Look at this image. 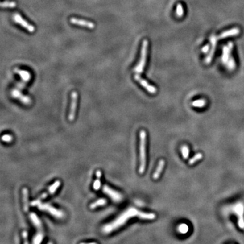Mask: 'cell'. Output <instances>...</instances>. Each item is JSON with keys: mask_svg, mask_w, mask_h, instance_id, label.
<instances>
[{"mask_svg": "<svg viewBox=\"0 0 244 244\" xmlns=\"http://www.w3.org/2000/svg\"><path fill=\"white\" fill-rule=\"evenodd\" d=\"M182 151V155H183V157L184 159H188V155H189V149H188V147L187 145L183 146L181 149Z\"/></svg>", "mask_w": 244, "mask_h": 244, "instance_id": "484cf974", "label": "cell"}, {"mask_svg": "<svg viewBox=\"0 0 244 244\" xmlns=\"http://www.w3.org/2000/svg\"><path fill=\"white\" fill-rule=\"evenodd\" d=\"M140 167L139 173L142 174L145 170L146 166V137L145 130H140Z\"/></svg>", "mask_w": 244, "mask_h": 244, "instance_id": "7a4b0ae2", "label": "cell"}, {"mask_svg": "<svg viewBox=\"0 0 244 244\" xmlns=\"http://www.w3.org/2000/svg\"><path fill=\"white\" fill-rule=\"evenodd\" d=\"M164 166H165V161L163 160V159L160 160L159 161V164H158L157 169H156L155 172L154 174H153V179L157 180V179H158V178H159L160 174H161V171H162L163 169Z\"/></svg>", "mask_w": 244, "mask_h": 244, "instance_id": "ac0fdd59", "label": "cell"}, {"mask_svg": "<svg viewBox=\"0 0 244 244\" xmlns=\"http://www.w3.org/2000/svg\"><path fill=\"white\" fill-rule=\"evenodd\" d=\"M77 98L78 94L76 92H73L71 94V103L70 106V111L68 113V120L72 122L73 121L75 116V111H76L77 105Z\"/></svg>", "mask_w": 244, "mask_h": 244, "instance_id": "ba28073f", "label": "cell"}, {"mask_svg": "<svg viewBox=\"0 0 244 244\" xmlns=\"http://www.w3.org/2000/svg\"><path fill=\"white\" fill-rule=\"evenodd\" d=\"M96 175H97V179H96V180L94 183L93 188L94 190L98 191L101 186V175H102L101 171L97 170V172H96Z\"/></svg>", "mask_w": 244, "mask_h": 244, "instance_id": "ffe728a7", "label": "cell"}, {"mask_svg": "<svg viewBox=\"0 0 244 244\" xmlns=\"http://www.w3.org/2000/svg\"><path fill=\"white\" fill-rule=\"evenodd\" d=\"M37 208H38L39 209H41V210L46 211L47 212L50 213L51 215H52L53 216H54L55 218H58V219L63 218L64 216V213L63 212L60 210H58V209L52 207V206L50 204H41L40 203V204L37 205Z\"/></svg>", "mask_w": 244, "mask_h": 244, "instance_id": "277c9868", "label": "cell"}, {"mask_svg": "<svg viewBox=\"0 0 244 244\" xmlns=\"http://www.w3.org/2000/svg\"><path fill=\"white\" fill-rule=\"evenodd\" d=\"M240 33V29L239 28H233L231 29H229L228 31L222 33L221 35L218 36V39H225L228 37H232V36H236L238 35Z\"/></svg>", "mask_w": 244, "mask_h": 244, "instance_id": "9a60e30c", "label": "cell"}, {"mask_svg": "<svg viewBox=\"0 0 244 244\" xmlns=\"http://www.w3.org/2000/svg\"><path fill=\"white\" fill-rule=\"evenodd\" d=\"M13 19L16 23H18V24H19V25L23 26V27H25V28L28 30L29 32L32 33V32L35 31V27H34V26L31 25V24H29L28 22H27V20L23 19V17L20 16L19 14H17V13L14 14Z\"/></svg>", "mask_w": 244, "mask_h": 244, "instance_id": "9c48e42d", "label": "cell"}, {"mask_svg": "<svg viewBox=\"0 0 244 244\" xmlns=\"http://www.w3.org/2000/svg\"><path fill=\"white\" fill-rule=\"evenodd\" d=\"M134 79L137 81H139V83L140 85H142L150 94H155L157 92V89L153 85H150L145 80H144V79L140 77L139 75H135Z\"/></svg>", "mask_w": 244, "mask_h": 244, "instance_id": "8fae6325", "label": "cell"}, {"mask_svg": "<svg viewBox=\"0 0 244 244\" xmlns=\"http://www.w3.org/2000/svg\"><path fill=\"white\" fill-rule=\"evenodd\" d=\"M228 68L230 70H233L235 68V59L233 57L230 58V59L229 60L228 63Z\"/></svg>", "mask_w": 244, "mask_h": 244, "instance_id": "f546056e", "label": "cell"}, {"mask_svg": "<svg viewBox=\"0 0 244 244\" xmlns=\"http://www.w3.org/2000/svg\"><path fill=\"white\" fill-rule=\"evenodd\" d=\"M188 231V227L187 225L185 224H183L180 225L179 227H178V231L180 233H181L182 234H185V233H187Z\"/></svg>", "mask_w": 244, "mask_h": 244, "instance_id": "f1b7e54d", "label": "cell"}, {"mask_svg": "<svg viewBox=\"0 0 244 244\" xmlns=\"http://www.w3.org/2000/svg\"><path fill=\"white\" fill-rule=\"evenodd\" d=\"M139 213V211L135 208H131L128 209L126 212L122 213L118 218H116L114 221L103 226L102 232L105 234H109V233L121 227L122 226L124 225L130 218L135 216H138Z\"/></svg>", "mask_w": 244, "mask_h": 244, "instance_id": "6da1fadb", "label": "cell"}, {"mask_svg": "<svg viewBox=\"0 0 244 244\" xmlns=\"http://www.w3.org/2000/svg\"><path fill=\"white\" fill-rule=\"evenodd\" d=\"M202 157H203V155H202V153H197V154H196L195 155H194L193 157L191 158V159L189 161H188V164H189V165H193V164H194L195 162H197V161L201 159H202Z\"/></svg>", "mask_w": 244, "mask_h": 244, "instance_id": "d4e9b609", "label": "cell"}, {"mask_svg": "<svg viewBox=\"0 0 244 244\" xmlns=\"http://www.w3.org/2000/svg\"><path fill=\"white\" fill-rule=\"evenodd\" d=\"M23 205L24 210L25 212H28L29 206V191L27 188H23Z\"/></svg>", "mask_w": 244, "mask_h": 244, "instance_id": "2e32d148", "label": "cell"}, {"mask_svg": "<svg viewBox=\"0 0 244 244\" xmlns=\"http://www.w3.org/2000/svg\"><path fill=\"white\" fill-rule=\"evenodd\" d=\"M60 186V180H56L48 188V192H46V193H45L42 194L38 199H36V200L32 201L31 203V205L32 206H37V205H38L39 204H40V203H41V200L46 199L47 197H48L49 195H51L54 194L55 192L56 191L57 188L59 187Z\"/></svg>", "mask_w": 244, "mask_h": 244, "instance_id": "5b68a950", "label": "cell"}, {"mask_svg": "<svg viewBox=\"0 0 244 244\" xmlns=\"http://www.w3.org/2000/svg\"><path fill=\"white\" fill-rule=\"evenodd\" d=\"M80 244H98V243L95 242H90V243H81Z\"/></svg>", "mask_w": 244, "mask_h": 244, "instance_id": "e575fe53", "label": "cell"}, {"mask_svg": "<svg viewBox=\"0 0 244 244\" xmlns=\"http://www.w3.org/2000/svg\"><path fill=\"white\" fill-rule=\"evenodd\" d=\"M102 191L106 193L108 196L112 199V200L115 202H121L123 199V196L119 192L113 190V188H110L107 185L105 184L102 188Z\"/></svg>", "mask_w": 244, "mask_h": 244, "instance_id": "52a82bcc", "label": "cell"}, {"mask_svg": "<svg viewBox=\"0 0 244 244\" xmlns=\"http://www.w3.org/2000/svg\"><path fill=\"white\" fill-rule=\"evenodd\" d=\"M2 140L3 142L6 143H11L13 140V137L10 134H4L3 135Z\"/></svg>", "mask_w": 244, "mask_h": 244, "instance_id": "4dcf8cb0", "label": "cell"}, {"mask_svg": "<svg viewBox=\"0 0 244 244\" xmlns=\"http://www.w3.org/2000/svg\"><path fill=\"white\" fill-rule=\"evenodd\" d=\"M43 235L42 231H38L35 236L34 237L33 240V244H41L43 240Z\"/></svg>", "mask_w": 244, "mask_h": 244, "instance_id": "603a6c76", "label": "cell"}, {"mask_svg": "<svg viewBox=\"0 0 244 244\" xmlns=\"http://www.w3.org/2000/svg\"><path fill=\"white\" fill-rule=\"evenodd\" d=\"M30 218L33 224L36 226L37 229V231H42V225L41 222L40 220L37 217V216L35 213H31L30 214Z\"/></svg>", "mask_w": 244, "mask_h": 244, "instance_id": "e0dca14e", "label": "cell"}, {"mask_svg": "<svg viewBox=\"0 0 244 244\" xmlns=\"http://www.w3.org/2000/svg\"><path fill=\"white\" fill-rule=\"evenodd\" d=\"M2 8H14L16 6L15 2H3L1 3Z\"/></svg>", "mask_w": 244, "mask_h": 244, "instance_id": "4316f807", "label": "cell"}, {"mask_svg": "<svg viewBox=\"0 0 244 244\" xmlns=\"http://www.w3.org/2000/svg\"><path fill=\"white\" fill-rule=\"evenodd\" d=\"M209 45H206L204 47H203V48L201 50L202 52H204V53L208 52L209 51Z\"/></svg>", "mask_w": 244, "mask_h": 244, "instance_id": "d6a6232c", "label": "cell"}, {"mask_svg": "<svg viewBox=\"0 0 244 244\" xmlns=\"http://www.w3.org/2000/svg\"><path fill=\"white\" fill-rule=\"evenodd\" d=\"M222 62L224 63L225 64L227 63L228 61L229 60V54L231 53V50L228 47V46H225L223 47V49H222Z\"/></svg>", "mask_w": 244, "mask_h": 244, "instance_id": "d6986e66", "label": "cell"}, {"mask_svg": "<svg viewBox=\"0 0 244 244\" xmlns=\"http://www.w3.org/2000/svg\"><path fill=\"white\" fill-rule=\"evenodd\" d=\"M210 42L212 44V49L209 52V54L208 55V56L205 58V64H209L212 60L213 56H214V54L215 52L216 47V42H217V37L215 36H212L210 38Z\"/></svg>", "mask_w": 244, "mask_h": 244, "instance_id": "4fadbf2b", "label": "cell"}, {"mask_svg": "<svg viewBox=\"0 0 244 244\" xmlns=\"http://www.w3.org/2000/svg\"><path fill=\"white\" fill-rule=\"evenodd\" d=\"M148 45H149V42L147 39H145L143 42L142 48H141V54H140V60L137 66L134 68V71L137 73H142L144 70V68L145 66L146 63V58L147 55V50H148Z\"/></svg>", "mask_w": 244, "mask_h": 244, "instance_id": "3957f363", "label": "cell"}, {"mask_svg": "<svg viewBox=\"0 0 244 244\" xmlns=\"http://www.w3.org/2000/svg\"><path fill=\"white\" fill-rule=\"evenodd\" d=\"M235 212L239 216V221H238V225L239 227L241 229H244V218H243V212H244V208L243 205L241 204H238L235 205Z\"/></svg>", "mask_w": 244, "mask_h": 244, "instance_id": "5bb4252c", "label": "cell"}, {"mask_svg": "<svg viewBox=\"0 0 244 244\" xmlns=\"http://www.w3.org/2000/svg\"><path fill=\"white\" fill-rule=\"evenodd\" d=\"M11 94L14 98L19 99V101L23 102L24 105H30L31 104V98L29 97L23 95L21 92L18 90V89H14L11 92Z\"/></svg>", "mask_w": 244, "mask_h": 244, "instance_id": "30bf717a", "label": "cell"}, {"mask_svg": "<svg viewBox=\"0 0 244 244\" xmlns=\"http://www.w3.org/2000/svg\"><path fill=\"white\" fill-rule=\"evenodd\" d=\"M14 72L18 73L20 76V77H21V81L17 84V89H18V90H23L24 87H25V84L31 80V75L29 71L19 69V68H15Z\"/></svg>", "mask_w": 244, "mask_h": 244, "instance_id": "8992f818", "label": "cell"}, {"mask_svg": "<svg viewBox=\"0 0 244 244\" xmlns=\"http://www.w3.org/2000/svg\"><path fill=\"white\" fill-rule=\"evenodd\" d=\"M206 104V101L204 99H200L197 100V101H195L192 102V106H195V107H204Z\"/></svg>", "mask_w": 244, "mask_h": 244, "instance_id": "cb8c5ba5", "label": "cell"}, {"mask_svg": "<svg viewBox=\"0 0 244 244\" xmlns=\"http://www.w3.org/2000/svg\"><path fill=\"white\" fill-rule=\"evenodd\" d=\"M23 237L24 238V240H25V242H24V244H29L28 242V233L26 231H24L23 232Z\"/></svg>", "mask_w": 244, "mask_h": 244, "instance_id": "1f68e13d", "label": "cell"}, {"mask_svg": "<svg viewBox=\"0 0 244 244\" xmlns=\"http://www.w3.org/2000/svg\"><path fill=\"white\" fill-rule=\"evenodd\" d=\"M106 203H107V201H106L105 199H98V200L96 201L95 202L91 204L90 205V209H95V208L99 207V206L106 205Z\"/></svg>", "mask_w": 244, "mask_h": 244, "instance_id": "7402d4cb", "label": "cell"}, {"mask_svg": "<svg viewBox=\"0 0 244 244\" xmlns=\"http://www.w3.org/2000/svg\"><path fill=\"white\" fill-rule=\"evenodd\" d=\"M138 217L143 220H153L156 218V215L153 213H145L139 212Z\"/></svg>", "mask_w": 244, "mask_h": 244, "instance_id": "44dd1931", "label": "cell"}, {"mask_svg": "<svg viewBox=\"0 0 244 244\" xmlns=\"http://www.w3.org/2000/svg\"><path fill=\"white\" fill-rule=\"evenodd\" d=\"M70 21L72 24H74V25L85 27L89 29H94L95 27V25L93 23L88 21V20H83V19H79L77 18H71L70 19Z\"/></svg>", "mask_w": 244, "mask_h": 244, "instance_id": "7c38bea8", "label": "cell"}, {"mask_svg": "<svg viewBox=\"0 0 244 244\" xmlns=\"http://www.w3.org/2000/svg\"><path fill=\"white\" fill-rule=\"evenodd\" d=\"M176 15L178 17H182L184 14V10L183 6H182L181 3H178V5L176 6Z\"/></svg>", "mask_w": 244, "mask_h": 244, "instance_id": "83f0119b", "label": "cell"}, {"mask_svg": "<svg viewBox=\"0 0 244 244\" xmlns=\"http://www.w3.org/2000/svg\"><path fill=\"white\" fill-rule=\"evenodd\" d=\"M228 47L230 49H231V50H232L233 48V43H232V42H229V43H228Z\"/></svg>", "mask_w": 244, "mask_h": 244, "instance_id": "836d02e7", "label": "cell"}, {"mask_svg": "<svg viewBox=\"0 0 244 244\" xmlns=\"http://www.w3.org/2000/svg\"><path fill=\"white\" fill-rule=\"evenodd\" d=\"M48 244H53V243H52V242H49V243H48Z\"/></svg>", "mask_w": 244, "mask_h": 244, "instance_id": "d590c367", "label": "cell"}]
</instances>
